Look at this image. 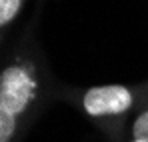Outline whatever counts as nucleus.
<instances>
[{
    "label": "nucleus",
    "instance_id": "nucleus-1",
    "mask_svg": "<svg viewBox=\"0 0 148 142\" xmlns=\"http://www.w3.org/2000/svg\"><path fill=\"white\" fill-rule=\"evenodd\" d=\"M36 78L28 66L14 64L4 68L0 76V112L22 114L36 96Z\"/></svg>",
    "mask_w": 148,
    "mask_h": 142
},
{
    "label": "nucleus",
    "instance_id": "nucleus-2",
    "mask_svg": "<svg viewBox=\"0 0 148 142\" xmlns=\"http://www.w3.org/2000/svg\"><path fill=\"white\" fill-rule=\"evenodd\" d=\"M82 106L90 116H114L122 114L132 106V92L122 84H106L90 88L84 98Z\"/></svg>",
    "mask_w": 148,
    "mask_h": 142
},
{
    "label": "nucleus",
    "instance_id": "nucleus-3",
    "mask_svg": "<svg viewBox=\"0 0 148 142\" xmlns=\"http://www.w3.org/2000/svg\"><path fill=\"white\" fill-rule=\"evenodd\" d=\"M20 6H22V0H0V24L6 26L12 22L20 12Z\"/></svg>",
    "mask_w": 148,
    "mask_h": 142
},
{
    "label": "nucleus",
    "instance_id": "nucleus-4",
    "mask_svg": "<svg viewBox=\"0 0 148 142\" xmlns=\"http://www.w3.org/2000/svg\"><path fill=\"white\" fill-rule=\"evenodd\" d=\"M16 128V116L8 112H0V142H8Z\"/></svg>",
    "mask_w": 148,
    "mask_h": 142
},
{
    "label": "nucleus",
    "instance_id": "nucleus-5",
    "mask_svg": "<svg viewBox=\"0 0 148 142\" xmlns=\"http://www.w3.org/2000/svg\"><path fill=\"white\" fill-rule=\"evenodd\" d=\"M132 134H134V140L148 142V110H146V112H142L138 118L134 120Z\"/></svg>",
    "mask_w": 148,
    "mask_h": 142
},
{
    "label": "nucleus",
    "instance_id": "nucleus-6",
    "mask_svg": "<svg viewBox=\"0 0 148 142\" xmlns=\"http://www.w3.org/2000/svg\"><path fill=\"white\" fill-rule=\"evenodd\" d=\"M134 142H142V140H134Z\"/></svg>",
    "mask_w": 148,
    "mask_h": 142
}]
</instances>
